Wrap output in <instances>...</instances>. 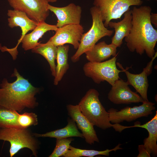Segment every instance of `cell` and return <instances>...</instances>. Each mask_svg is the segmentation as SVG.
Returning a JSON list of instances; mask_svg holds the SVG:
<instances>
[{"mask_svg": "<svg viewBox=\"0 0 157 157\" xmlns=\"http://www.w3.org/2000/svg\"><path fill=\"white\" fill-rule=\"evenodd\" d=\"M99 95L97 90L90 89L78 105L82 113L94 126L106 130L113 127V125L110 121L108 112L100 101Z\"/></svg>", "mask_w": 157, "mask_h": 157, "instance_id": "cell-3", "label": "cell"}, {"mask_svg": "<svg viewBox=\"0 0 157 157\" xmlns=\"http://www.w3.org/2000/svg\"><path fill=\"white\" fill-rule=\"evenodd\" d=\"M152 11L149 6H134L131 10L132 26L129 34L125 37L127 47L131 52L141 55L145 52L152 58L155 52L157 42V30L151 23Z\"/></svg>", "mask_w": 157, "mask_h": 157, "instance_id": "cell-1", "label": "cell"}, {"mask_svg": "<svg viewBox=\"0 0 157 157\" xmlns=\"http://www.w3.org/2000/svg\"><path fill=\"white\" fill-rule=\"evenodd\" d=\"M117 48L112 43L108 44L103 41L96 44L85 53L87 59L89 62H101L108 59L111 56H116Z\"/></svg>", "mask_w": 157, "mask_h": 157, "instance_id": "cell-19", "label": "cell"}, {"mask_svg": "<svg viewBox=\"0 0 157 157\" xmlns=\"http://www.w3.org/2000/svg\"><path fill=\"white\" fill-rule=\"evenodd\" d=\"M58 28L56 25H51L43 21L38 23L33 31L25 35L19 39V42L22 43V48L25 51L32 49L39 44L38 41L44 34L50 31H56Z\"/></svg>", "mask_w": 157, "mask_h": 157, "instance_id": "cell-17", "label": "cell"}, {"mask_svg": "<svg viewBox=\"0 0 157 157\" xmlns=\"http://www.w3.org/2000/svg\"><path fill=\"white\" fill-rule=\"evenodd\" d=\"M116 56L104 62L86 63L83 67L85 75L92 78L96 83L106 81L113 85L116 80L120 78L119 73L123 72L116 67Z\"/></svg>", "mask_w": 157, "mask_h": 157, "instance_id": "cell-6", "label": "cell"}, {"mask_svg": "<svg viewBox=\"0 0 157 157\" xmlns=\"http://www.w3.org/2000/svg\"><path fill=\"white\" fill-rule=\"evenodd\" d=\"M92 24L91 28L83 33L77 50L71 58L73 63L78 62L80 57L90 49L101 38L105 36H111L114 33L113 30L108 29L104 25L100 12L94 6L90 8Z\"/></svg>", "mask_w": 157, "mask_h": 157, "instance_id": "cell-5", "label": "cell"}, {"mask_svg": "<svg viewBox=\"0 0 157 157\" xmlns=\"http://www.w3.org/2000/svg\"><path fill=\"white\" fill-rule=\"evenodd\" d=\"M142 0H94V6L100 11L105 27L113 19H120L131 6H140Z\"/></svg>", "mask_w": 157, "mask_h": 157, "instance_id": "cell-7", "label": "cell"}, {"mask_svg": "<svg viewBox=\"0 0 157 157\" xmlns=\"http://www.w3.org/2000/svg\"><path fill=\"white\" fill-rule=\"evenodd\" d=\"M147 0V1H150V0ZM156 1H157V0H155Z\"/></svg>", "mask_w": 157, "mask_h": 157, "instance_id": "cell-30", "label": "cell"}, {"mask_svg": "<svg viewBox=\"0 0 157 157\" xmlns=\"http://www.w3.org/2000/svg\"><path fill=\"white\" fill-rule=\"evenodd\" d=\"M0 140L10 143L9 151L10 157L13 156L24 148L30 149L34 156H37L39 142L28 128H0Z\"/></svg>", "mask_w": 157, "mask_h": 157, "instance_id": "cell-4", "label": "cell"}, {"mask_svg": "<svg viewBox=\"0 0 157 157\" xmlns=\"http://www.w3.org/2000/svg\"><path fill=\"white\" fill-rule=\"evenodd\" d=\"M132 15L130 8L124 13L123 19L117 22L110 21L108 27L114 28V35L111 39V43L117 47H120L123 43V40L129 34L131 26Z\"/></svg>", "mask_w": 157, "mask_h": 157, "instance_id": "cell-16", "label": "cell"}, {"mask_svg": "<svg viewBox=\"0 0 157 157\" xmlns=\"http://www.w3.org/2000/svg\"><path fill=\"white\" fill-rule=\"evenodd\" d=\"M126 81L119 78L112 86L108 94V99L116 104L142 103L144 100L137 93L131 90Z\"/></svg>", "mask_w": 157, "mask_h": 157, "instance_id": "cell-13", "label": "cell"}, {"mask_svg": "<svg viewBox=\"0 0 157 157\" xmlns=\"http://www.w3.org/2000/svg\"><path fill=\"white\" fill-rule=\"evenodd\" d=\"M74 140L72 138L56 139L55 147L49 157L63 156L68 151L70 144Z\"/></svg>", "mask_w": 157, "mask_h": 157, "instance_id": "cell-25", "label": "cell"}, {"mask_svg": "<svg viewBox=\"0 0 157 157\" xmlns=\"http://www.w3.org/2000/svg\"><path fill=\"white\" fill-rule=\"evenodd\" d=\"M19 114L16 111L0 106V128L21 127L17 121Z\"/></svg>", "mask_w": 157, "mask_h": 157, "instance_id": "cell-24", "label": "cell"}, {"mask_svg": "<svg viewBox=\"0 0 157 157\" xmlns=\"http://www.w3.org/2000/svg\"><path fill=\"white\" fill-rule=\"evenodd\" d=\"M17 121L20 127L25 128L38 124L37 115L33 113L25 112L21 114H19Z\"/></svg>", "mask_w": 157, "mask_h": 157, "instance_id": "cell-26", "label": "cell"}, {"mask_svg": "<svg viewBox=\"0 0 157 157\" xmlns=\"http://www.w3.org/2000/svg\"><path fill=\"white\" fill-rule=\"evenodd\" d=\"M14 10L24 12L38 24L45 21L49 15L47 0H7Z\"/></svg>", "mask_w": 157, "mask_h": 157, "instance_id": "cell-9", "label": "cell"}, {"mask_svg": "<svg viewBox=\"0 0 157 157\" xmlns=\"http://www.w3.org/2000/svg\"><path fill=\"white\" fill-rule=\"evenodd\" d=\"M155 104L151 102L144 101L138 106L126 107L118 111L111 108L108 111L111 123L119 124L124 121L130 122L142 117L151 115L155 109Z\"/></svg>", "mask_w": 157, "mask_h": 157, "instance_id": "cell-8", "label": "cell"}, {"mask_svg": "<svg viewBox=\"0 0 157 157\" xmlns=\"http://www.w3.org/2000/svg\"><path fill=\"white\" fill-rule=\"evenodd\" d=\"M150 20L152 24L157 28V14L156 13H151Z\"/></svg>", "mask_w": 157, "mask_h": 157, "instance_id": "cell-27", "label": "cell"}, {"mask_svg": "<svg viewBox=\"0 0 157 157\" xmlns=\"http://www.w3.org/2000/svg\"><path fill=\"white\" fill-rule=\"evenodd\" d=\"M138 127L144 128L148 131L147 138L144 139L143 144L138 147V157H150L151 155L156 156L157 154V111L154 117L149 121L142 125L135 124L133 126H127V128Z\"/></svg>", "mask_w": 157, "mask_h": 157, "instance_id": "cell-12", "label": "cell"}, {"mask_svg": "<svg viewBox=\"0 0 157 157\" xmlns=\"http://www.w3.org/2000/svg\"><path fill=\"white\" fill-rule=\"evenodd\" d=\"M47 8L56 16L58 20L56 25L58 28L67 25L80 24L82 10L79 5L71 3L65 6L58 7L49 4Z\"/></svg>", "mask_w": 157, "mask_h": 157, "instance_id": "cell-15", "label": "cell"}, {"mask_svg": "<svg viewBox=\"0 0 157 157\" xmlns=\"http://www.w3.org/2000/svg\"><path fill=\"white\" fill-rule=\"evenodd\" d=\"M68 124L62 129L47 132L44 134L33 133L36 138L50 137L56 139H63L73 137L83 138L82 133L78 130L75 122L72 119L68 118Z\"/></svg>", "mask_w": 157, "mask_h": 157, "instance_id": "cell-20", "label": "cell"}, {"mask_svg": "<svg viewBox=\"0 0 157 157\" xmlns=\"http://www.w3.org/2000/svg\"><path fill=\"white\" fill-rule=\"evenodd\" d=\"M157 56L156 52L151 58V60L143 69L142 72L139 74L131 73L127 70L130 67H126V69H124L120 63H116V65L125 73L127 79L126 82L128 84L133 87L144 101H149L147 94L149 85L147 77L152 72L153 62Z\"/></svg>", "mask_w": 157, "mask_h": 157, "instance_id": "cell-11", "label": "cell"}, {"mask_svg": "<svg viewBox=\"0 0 157 157\" xmlns=\"http://www.w3.org/2000/svg\"><path fill=\"white\" fill-rule=\"evenodd\" d=\"M49 2H55L57 1L58 0H47Z\"/></svg>", "mask_w": 157, "mask_h": 157, "instance_id": "cell-28", "label": "cell"}, {"mask_svg": "<svg viewBox=\"0 0 157 157\" xmlns=\"http://www.w3.org/2000/svg\"><path fill=\"white\" fill-rule=\"evenodd\" d=\"M11 76L16 77L14 82L10 83L4 78L0 85V106L18 113L37 106L35 96L39 89L20 75L15 68Z\"/></svg>", "mask_w": 157, "mask_h": 157, "instance_id": "cell-2", "label": "cell"}, {"mask_svg": "<svg viewBox=\"0 0 157 157\" xmlns=\"http://www.w3.org/2000/svg\"><path fill=\"white\" fill-rule=\"evenodd\" d=\"M8 25L11 28L19 26L21 29L22 39L29 31L33 30L38 23L30 18L25 13L15 10H8Z\"/></svg>", "mask_w": 157, "mask_h": 157, "instance_id": "cell-18", "label": "cell"}, {"mask_svg": "<svg viewBox=\"0 0 157 157\" xmlns=\"http://www.w3.org/2000/svg\"><path fill=\"white\" fill-rule=\"evenodd\" d=\"M57 51V47L48 44L41 43L32 49L33 53L39 54L43 56L48 62L50 67L51 74L55 77L56 74V59Z\"/></svg>", "mask_w": 157, "mask_h": 157, "instance_id": "cell-22", "label": "cell"}, {"mask_svg": "<svg viewBox=\"0 0 157 157\" xmlns=\"http://www.w3.org/2000/svg\"><path fill=\"white\" fill-rule=\"evenodd\" d=\"M1 47H1V45H0V50L1 49Z\"/></svg>", "mask_w": 157, "mask_h": 157, "instance_id": "cell-29", "label": "cell"}, {"mask_svg": "<svg viewBox=\"0 0 157 157\" xmlns=\"http://www.w3.org/2000/svg\"><path fill=\"white\" fill-rule=\"evenodd\" d=\"M121 144H118L115 148L112 149H107L102 151L94 150L82 149L75 148L70 145L67 152L63 157H80L87 156L93 157L98 155H102L109 156L110 153L112 151H115L117 150L122 149L120 147Z\"/></svg>", "mask_w": 157, "mask_h": 157, "instance_id": "cell-23", "label": "cell"}, {"mask_svg": "<svg viewBox=\"0 0 157 157\" xmlns=\"http://www.w3.org/2000/svg\"><path fill=\"white\" fill-rule=\"evenodd\" d=\"M67 109L68 115L81 131L86 142L90 144H94L95 142H99L94 126L82 113L78 105L68 104Z\"/></svg>", "mask_w": 157, "mask_h": 157, "instance_id": "cell-14", "label": "cell"}, {"mask_svg": "<svg viewBox=\"0 0 157 157\" xmlns=\"http://www.w3.org/2000/svg\"><path fill=\"white\" fill-rule=\"evenodd\" d=\"M55 35L47 43L58 47L66 44H72L77 49L84 32L83 27L80 24H69L58 28Z\"/></svg>", "mask_w": 157, "mask_h": 157, "instance_id": "cell-10", "label": "cell"}, {"mask_svg": "<svg viewBox=\"0 0 157 157\" xmlns=\"http://www.w3.org/2000/svg\"><path fill=\"white\" fill-rule=\"evenodd\" d=\"M57 47L56 58V74L54 80V84L58 85L69 68L68 63V53L69 46L68 45H62Z\"/></svg>", "mask_w": 157, "mask_h": 157, "instance_id": "cell-21", "label": "cell"}]
</instances>
